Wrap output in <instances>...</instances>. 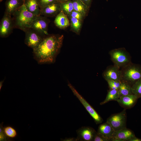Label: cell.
<instances>
[{
    "mask_svg": "<svg viewBox=\"0 0 141 141\" xmlns=\"http://www.w3.org/2000/svg\"><path fill=\"white\" fill-rule=\"evenodd\" d=\"M60 6L61 11L68 16L74 10L73 4L71 0L61 2Z\"/></svg>",
    "mask_w": 141,
    "mask_h": 141,
    "instance_id": "7402d4cb",
    "label": "cell"
},
{
    "mask_svg": "<svg viewBox=\"0 0 141 141\" xmlns=\"http://www.w3.org/2000/svg\"><path fill=\"white\" fill-rule=\"evenodd\" d=\"M57 1V0H38L40 9Z\"/></svg>",
    "mask_w": 141,
    "mask_h": 141,
    "instance_id": "83f0119b",
    "label": "cell"
},
{
    "mask_svg": "<svg viewBox=\"0 0 141 141\" xmlns=\"http://www.w3.org/2000/svg\"><path fill=\"white\" fill-rule=\"evenodd\" d=\"M129 141H141V139L138 138L135 136L131 139Z\"/></svg>",
    "mask_w": 141,
    "mask_h": 141,
    "instance_id": "1f68e13d",
    "label": "cell"
},
{
    "mask_svg": "<svg viewBox=\"0 0 141 141\" xmlns=\"http://www.w3.org/2000/svg\"><path fill=\"white\" fill-rule=\"evenodd\" d=\"M109 54L114 65L120 68L132 62L130 54L124 48L111 50L109 51Z\"/></svg>",
    "mask_w": 141,
    "mask_h": 141,
    "instance_id": "277c9868",
    "label": "cell"
},
{
    "mask_svg": "<svg viewBox=\"0 0 141 141\" xmlns=\"http://www.w3.org/2000/svg\"><path fill=\"white\" fill-rule=\"evenodd\" d=\"M4 79L2 81H1L0 82V90L3 85V84L4 81Z\"/></svg>",
    "mask_w": 141,
    "mask_h": 141,
    "instance_id": "d6a6232c",
    "label": "cell"
},
{
    "mask_svg": "<svg viewBox=\"0 0 141 141\" xmlns=\"http://www.w3.org/2000/svg\"><path fill=\"white\" fill-rule=\"evenodd\" d=\"M121 81V84L118 90L119 97L123 96L133 94L132 86L125 82Z\"/></svg>",
    "mask_w": 141,
    "mask_h": 141,
    "instance_id": "ffe728a7",
    "label": "cell"
},
{
    "mask_svg": "<svg viewBox=\"0 0 141 141\" xmlns=\"http://www.w3.org/2000/svg\"><path fill=\"white\" fill-rule=\"evenodd\" d=\"M24 3L29 11L36 15H40V8L38 0H26Z\"/></svg>",
    "mask_w": 141,
    "mask_h": 141,
    "instance_id": "ac0fdd59",
    "label": "cell"
},
{
    "mask_svg": "<svg viewBox=\"0 0 141 141\" xmlns=\"http://www.w3.org/2000/svg\"><path fill=\"white\" fill-rule=\"evenodd\" d=\"M87 6L90 7L91 0H80Z\"/></svg>",
    "mask_w": 141,
    "mask_h": 141,
    "instance_id": "4dcf8cb0",
    "label": "cell"
},
{
    "mask_svg": "<svg viewBox=\"0 0 141 141\" xmlns=\"http://www.w3.org/2000/svg\"><path fill=\"white\" fill-rule=\"evenodd\" d=\"M121 81L132 86L141 79V66L132 62L121 68Z\"/></svg>",
    "mask_w": 141,
    "mask_h": 141,
    "instance_id": "3957f363",
    "label": "cell"
},
{
    "mask_svg": "<svg viewBox=\"0 0 141 141\" xmlns=\"http://www.w3.org/2000/svg\"><path fill=\"white\" fill-rule=\"evenodd\" d=\"M11 16V15L5 13L1 21L0 35L2 37H8L12 30L14 25L13 19Z\"/></svg>",
    "mask_w": 141,
    "mask_h": 141,
    "instance_id": "ba28073f",
    "label": "cell"
},
{
    "mask_svg": "<svg viewBox=\"0 0 141 141\" xmlns=\"http://www.w3.org/2000/svg\"><path fill=\"white\" fill-rule=\"evenodd\" d=\"M132 88L133 94L138 98H141V79L132 85Z\"/></svg>",
    "mask_w": 141,
    "mask_h": 141,
    "instance_id": "d4e9b609",
    "label": "cell"
},
{
    "mask_svg": "<svg viewBox=\"0 0 141 141\" xmlns=\"http://www.w3.org/2000/svg\"><path fill=\"white\" fill-rule=\"evenodd\" d=\"M54 22L57 27L62 29L67 28L70 25L67 15L61 11L56 16Z\"/></svg>",
    "mask_w": 141,
    "mask_h": 141,
    "instance_id": "2e32d148",
    "label": "cell"
},
{
    "mask_svg": "<svg viewBox=\"0 0 141 141\" xmlns=\"http://www.w3.org/2000/svg\"><path fill=\"white\" fill-rule=\"evenodd\" d=\"M23 4H22L21 0H8L5 4V13L13 15Z\"/></svg>",
    "mask_w": 141,
    "mask_h": 141,
    "instance_id": "e0dca14e",
    "label": "cell"
},
{
    "mask_svg": "<svg viewBox=\"0 0 141 141\" xmlns=\"http://www.w3.org/2000/svg\"><path fill=\"white\" fill-rule=\"evenodd\" d=\"M93 141H108V140L101 136V135L97 133L94 138Z\"/></svg>",
    "mask_w": 141,
    "mask_h": 141,
    "instance_id": "f1b7e54d",
    "label": "cell"
},
{
    "mask_svg": "<svg viewBox=\"0 0 141 141\" xmlns=\"http://www.w3.org/2000/svg\"><path fill=\"white\" fill-rule=\"evenodd\" d=\"M138 98L137 96L133 94L121 96L117 101L125 109H129L134 106Z\"/></svg>",
    "mask_w": 141,
    "mask_h": 141,
    "instance_id": "5bb4252c",
    "label": "cell"
},
{
    "mask_svg": "<svg viewBox=\"0 0 141 141\" xmlns=\"http://www.w3.org/2000/svg\"><path fill=\"white\" fill-rule=\"evenodd\" d=\"M103 78L106 81H121L120 68L114 65L108 66L102 74Z\"/></svg>",
    "mask_w": 141,
    "mask_h": 141,
    "instance_id": "30bf717a",
    "label": "cell"
},
{
    "mask_svg": "<svg viewBox=\"0 0 141 141\" xmlns=\"http://www.w3.org/2000/svg\"><path fill=\"white\" fill-rule=\"evenodd\" d=\"M68 16L69 17L77 19L82 21L85 17L81 13L74 10H73Z\"/></svg>",
    "mask_w": 141,
    "mask_h": 141,
    "instance_id": "4316f807",
    "label": "cell"
},
{
    "mask_svg": "<svg viewBox=\"0 0 141 141\" xmlns=\"http://www.w3.org/2000/svg\"><path fill=\"white\" fill-rule=\"evenodd\" d=\"M48 22L46 19L44 17L39 15L32 22L31 28L36 30L40 33L47 35Z\"/></svg>",
    "mask_w": 141,
    "mask_h": 141,
    "instance_id": "7c38bea8",
    "label": "cell"
},
{
    "mask_svg": "<svg viewBox=\"0 0 141 141\" xmlns=\"http://www.w3.org/2000/svg\"><path fill=\"white\" fill-rule=\"evenodd\" d=\"M119 97L118 90L110 89L108 91L105 98L100 104L103 105L112 101H117Z\"/></svg>",
    "mask_w": 141,
    "mask_h": 141,
    "instance_id": "44dd1931",
    "label": "cell"
},
{
    "mask_svg": "<svg viewBox=\"0 0 141 141\" xmlns=\"http://www.w3.org/2000/svg\"><path fill=\"white\" fill-rule=\"evenodd\" d=\"M68 85L73 94L76 97L84 107L96 124L101 123L103 119L94 109L86 101L78 92L74 87L69 82Z\"/></svg>",
    "mask_w": 141,
    "mask_h": 141,
    "instance_id": "5b68a950",
    "label": "cell"
},
{
    "mask_svg": "<svg viewBox=\"0 0 141 141\" xmlns=\"http://www.w3.org/2000/svg\"><path fill=\"white\" fill-rule=\"evenodd\" d=\"M69 17L72 30L76 33H79L81 28L82 21L75 18Z\"/></svg>",
    "mask_w": 141,
    "mask_h": 141,
    "instance_id": "cb8c5ba5",
    "label": "cell"
},
{
    "mask_svg": "<svg viewBox=\"0 0 141 141\" xmlns=\"http://www.w3.org/2000/svg\"><path fill=\"white\" fill-rule=\"evenodd\" d=\"M66 0H57L58 1L60 2L64 1Z\"/></svg>",
    "mask_w": 141,
    "mask_h": 141,
    "instance_id": "836d02e7",
    "label": "cell"
},
{
    "mask_svg": "<svg viewBox=\"0 0 141 141\" xmlns=\"http://www.w3.org/2000/svg\"><path fill=\"white\" fill-rule=\"evenodd\" d=\"M134 132L126 127L115 131L111 141H129L135 136Z\"/></svg>",
    "mask_w": 141,
    "mask_h": 141,
    "instance_id": "8fae6325",
    "label": "cell"
},
{
    "mask_svg": "<svg viewBox=\"0 0 141 141\" xmlns=\"http://www.w3.org/2000/svg\"><path fill=\"white\" fill-rule=\"evenodd\" d=\"M3 0H0V2H2V1Z\"/></svg>",
    "mask_w": 141,
    "mask_h": 141,
    "instance_id": "e575fe53",
    "label": "cell"
},
{
    "mask_svg": "<svg viewBox=\"0 0 141 141\" xmlns=\"http://www.w3.org/2000/svg\"><path fill=\"white\" fill-rule=\"evenodd\" d=\"M62 141H77V138H66L64 139H62Z\"/></svg>",
    "mask_w": 141,
    "mask_h": 141,
    "instance_id": "f546056e",
    "label": "cell"
},
{
    "mask_svg": "<svg viewBox=\"0 0 141 141\" xmlns=\"http://www.w3.org/2000/svg\"><path fill=\"white\" fill-rule=\"evenodd\" d=\"M126 109H125L119 113L111 115L107 118L106 122L117 131L126 127Z\"/></svg>",
    "mask_w": 141,
    "mask_h": 141,
    "instance_id": "52a82bcc",
    "label": "cell"
},
{
    "mask_svg": "<svg viewBox=\"0 0 141 141\" xmlns=\"http://www.w3.org/2000/svg\"><path fill=\"white\" fill-rule=\"evenodd\" d=\"M72 1L74 9L80 12L85 17L88 11L89 7L80 0H72Z\"/></svg>",
    "mask_w": 141,
    "mask_h": 141,
    "instance_id": "d6986e66",
    "label": "cell"
},
{
    "mask_svg": "<svg viewBox=\"0 0 141 141\" xmlns=\"http://www.w3.org/2000/svg\"><path fill=\"white\" fill-rule=\"evenodd\" d=\"M77 141H93L97 132L92 128L82 127L77 130Z\"/></svg>",
    "mask_w": 141,
    "mask_h": 141,
    "instance_id": "9c48e42d",
    "label": "cell"
},
{
    "mask_svg": "<svg viewBox=\"0 0 141 141\" xmlns=\"http://www.w3.org/2000/svg\"><path fill=\"white\" fill-rule=\"evenodd\" d=\"M13 15L14 26L24 32L31 28L32 22L38 16L28 10L24 3Z\"/></svg>",
    "mask_w": 141,
    "mask_h": 141,
    "instance_id": "7a4b0ae2",
    "label": "cell"
},
{
    "mask_svg": "<svg viewBox=\"0 0 141 141\" xmlns=\"http://www.w3.org/2000/svg\"><path fill=\"white\" fill-rule=\"evenodd\" d=\"M3 129L5 136L8 139H12L16 137L17 136L16 131L11 126H8L3 127Z\"/></svg>",
    "mask_w": 141,
    "mask_h": 141,
    "instance_id": "603a6c76",
    "label": "cell"
},
{
    "mask_svg": "<svg viewBox=\"0 0 141 141\" xmlns=\"http://www.w3.org/2000/svg\"><path fill=\"white\" fill-rule=\"evenodd\" d=\"M115 131L110 124L106 122L99 125L97 132L109 141H111Z\"/></svg>",
    "mask_w": 141,
    "mask_h": 141,
    "instance_id": "9a60e30c",
    "label": "cell"
},
{
    "mask_svg": "<svg viewBox=\"0 0 141 141\" xmlns=\"http://www.w3.org/2000/svg\"><path fill=\"white\" fill-rule=\"evenodd\" d=\"M61 2H56L40 9V15L46 16L57 15L61 11Z\"/></svg>",
    "mask_w": 141,
    "mask_h": 141,
    "instance_id": "4fadbf2b",
    "label": "cell"
},
{
    "mask_svg": "<svg viewBox=\"0 0 141 141\" xmlns=\"http://www.w3.org/2000/svg\"><path fill=\"white\" fill-rule=\"evenodd\" d=\"M106 81L110 89L118 90L121 84V81L108 80Z\"/></svg>",
    "mask_w": 141,
    "mask_h": 141,
    "instance_id": "484cf974",
    "label": "cell"
},
{
    "mask_svg": "<svg viewBox=\"0 0 141 141\" xmlns=\"http://www.w3.org/2000/svg\"><path fill=\"white\" fill-rule=\"evenodd\" d=\"M25 32V43L33 50L36 48L45 37V35L31 28H28Z\"/></svg>",
    "mask_w": 141,
    "mask_h": 141,
    "instance_id": "8992f818",
    "label": "cell"
},
{
    "mask_svg": "<svg viewBox=\"0 0 141 141\" xmlns=\"http://www.w3.org/2000/svg\"><path fill=\"white\" fill-rule=\"evenodd\" d=\"M23 1H24V2L25 1V0H23Z\"/></svg>",
    "mask_w": 141,
    "mask_h": 141,
    "instance_id": "d590c367",
    "label": "cell"
},
{
    "mask_svg": "<svg viewBox=\"0 0 141 141\" xmlns=\"http://www.w3.org/2000/svg\"><path fill=\"white\" fill-rule=\"evenodd\" d=\"M63 35H52L45 37L33 49L34 58L39 64L53 63L62 46Z\"/></svg>",
    "mask_w": 141,
    "mask_h": 141,
    "instance_id": "6da1fadb",
    "label": "cell"
}]
</instances>
